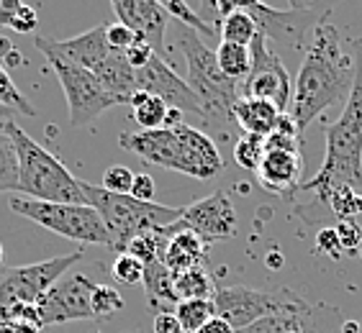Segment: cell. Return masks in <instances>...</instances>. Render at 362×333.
<instances>
[{"label": "cell", "mask_w": 362, "mask_h": 333, "mask_svg": "<svg viewBox=\"0 0 362 333\" xmlns=\"http://www.w3.org/2000/svg\"><path fill=\"white\" fill-rule=\"evenodd\" d=\"M352 80H355V67L352 59H347L341 52L339 28L329 23V16L324 13L314 26V42L308 44L298 75L293 80L288 116L293 119L296 128L303 131L329 105L347 100Z\"/></svg>", "instance_id": "obj_1"}, {"label": "cell", "mask_w": 362, "mask_h": 333, "mask_svg": "<svg viewBox=\"0 0 362 333\" xmlns=\"http://www.w3.org/2000/svg\"><path fill=\"white\" fill-rule=\"evenodd\" d=\"M352 67H355V80L352 90L344 100V111L339 119L327 128V154L319 172L308 182L298 185L296 198L306 200H321L329 190L347 188L362 190V39L352 42Z\"/></svg>", "instance_id": "obj_2"}, {"label": "cell", "mask_w": 362, "mask_h": 333, "mask_svg": "<svg viewBox=\"0 0 362 333\" xmlns=\"http://www.w3.org/2000/svg\"><path fill=\"white\" fill-rule=\"evenodd\" d=\"M119 144L149 164L188 174L195 180H214L223 169L216 141L185 123L157 131H124Z\"/></svg>", "instance_id": "obj_3"}, {"label": "cell", "mask_w": 362, "mask_h": 333, "mask_svg": "<svg viewBox=\"0 0 362 333\" xmlns=\"http://www.w3.org/2000/svg\"><path fill=\"white\" fill-rule=\"evenodd\" d=\"M3 131L13 144L18 159V195L42 202H72L88 205L75 174L57 159L54 154L31 139L16 121H3Z\"/></svg>", "instance_id": "obj_4"}, {"label": "cell", "mask_w": 362, "mask_h": 333, "mask_svg": "<svg viewBox=\"0 0 362 333\" xmlns=\"http://www.w3.org/2000/svg\"><path fill=\"white\" fill-rule=\"evenodd\" d=\"M180 47L188 62L190 90L195 92L203 111V123L218 136H231L234 123V105L239 103V83L223 75L216 62V49H211L201 36L185 28L180 36Z\"/></svg>", "instance_id": "obj_5"}, {"label": "cell", "mask_w": 362, "mask_h": 333, "mask_svg": "<svg viewBox=\"0 0 362 333\" xmlns=\"http://www.w3.org/2000/svg\"><path fill=\"white\" fill-rule=\"evenodd\" d=\"M85 202L98 210L103 218L105 229L111 234V249L124 254L126 246L136 236H144L149 231L168 229L175 221H180L182 208H170L160 202H141L134 200L132 195H116L103 190L100 185L80 180Z\"/></svg>", "instance_id": "obj_6"}, {"label": "cell", "mask_w": 362, "mask_h": 333, "mask_svg": "<svg viewBox=\"0 0 362 333\" xmlns=\"http://www.w3.org/2000/svg\"><path fill=\"white\" fill-rule=\"evenodd\" d=\"M8 208L16 215L39 223L42 229L57 236L70 238L75 243H95L111 249V234L105 229L103 218L90 205H72V202H42L28 198H11Z\"/></svg>", "instance_id": "obj_7"}, {"label": "cell", "mask_w": 362, "mask_h": 333, "mask_svg": "<svg viewBox=\"0 0 362 333\" xmlns=\"http://www.w3.org/2000/svg\"><path fill=\"white\" fill-rule=\"evenodd\" d=\"M83 259V251H72L44 262L11 267L0 272V318L16 305H39V300L62 279L70 267Z\"/></svg>", "instance_id": "obj_8"}, {"label": "cell", "mask_w": 362, "mask_h": 333, "mask_svg": "<svg viewBox=\"0 0 362 333\" xmlns=\"http://www.w3.org/2000/svg\"><path fill=\"white\" fill-rule=\"evenodd\" d=\"M214 310L218 318H223L237 333L250 328L252 323L267 318L272 313L288 310V308L300 305L303 300L291 290V287H278V290H255V287H221L214 292Z\"/></svg>", "instance_id": "obj_9"}, {"label": "cell", "mask_w": 362, "mask_h": 333, "mask_svg": "<svg viewBox=\"0 0 362 333\" xmlns=\"http://www.w3.org/2000/svg\"><path fill=\"white\" fill-rule=\"evenodd\" d=\"M250 52H252V67H250V75L239 83V95L267 100L280 113H288L293 97V80H291V72L283 64V59L267 47V39L259 34L250 44Z\"/></svg>", "instance_id": "obj_10"}, {"label": "cell", "mask_w": 362, "mask_h": 333, "mask_svg": "<svg viewBox=\"0 0 362 333\" xmlns=\"http://www.w3.org/2000/svg\"><path fill=\"white\" fill-rule=\"evenodd\" d=\"M49 64H52L57 80L62 85V92L67 97V111H70V123L75 128H83V126L93 123L98 116H103L105 111L126 103L119 95L105 90L103 83L93 72L80 70V67H70V64H62V62H49Z\"/></svg>", "instance_id": "obj_11"}, {"label": "cell", "mask_w": 362, "mask_h": 333, "mask_svg": "<svg viewBox=\"0 0 362 333\" xmlns=\"http://www.w3.org/2000/svg\"><path fill=\"white\" fill-rule=\"evenodd\" d=\"M93 290H95V282L88 274H70V277L59 279L36 305L39 326L47 328L57 326V323L93 318Z\"/></svg>", "instance_id": "obj_12"}, {"label": "cell", "mask_w": 362, "mask_h": 333, "mask_svg": "<svg viewBox=\"0 0 362 333\" xmlns=\"http://www.w3.org/2000/svg\"><path fill=\"white\" fill-rule=\"evenodd\" d=\"M237 210L231 205L229 195L216 190L209 198L195 200L193 205L182 208L180 221L173 223V229L193 231L206 246L216 241H226L237 234Z\"/></svg>", "instance_id": "obj_13"}, {"label": "cell", "mask_w": 362, "mask_h": 333, "mask_svg": "<svg viewBox=\"0 0 362 333\" xmlns=\"http://www.w3.org/2000/svg\"><path fill=\"white\" fill-rule=\"evenodd\" d=\"M36 49L49 62H62L88 72H95L111 54V47L105 42V26H93L90 31L77 34L72 39L36 36Z\"/></svg>", "instance_id": "obj_14"}, {"label": "cell", "mask_w": 362, "mask_h": 333, "mask_svg": "<svg viewBox=\"0 0 362 333\" xmlns=\"http://www.w3.org/2000/svg\"><path fill=\"white\" fill-rule=\"evenodd\" d=\"M252 16L257 26V34L267 42H278L286 47L298 49L306 39V31L319 23V16L311 8H293V11H278L265 3H237Z\"/></svg>", "instance_id": "obj_15"}, {"label": "cell", "mask_w": 362, "mask_h": 333, "mask_svg": "<svg viewBox=\"0 0 362 333\" xmlns=\"http://www.w3.org/2000/svg\"><path fill=\"white\" fill-rule=\"evenodd\" d=\"M134 72H136V90L160 97L168 108H177L182 113L203 116L201 103H198L195 92L190 90V85L162 56L154 54L141 70H134Z\"/></svg>", "instance_id": "obj_16"}, {"label": "cell", "mask_w": 362, "mask_h": 333, "mask_svg": "<svg viewBox=\"0 0 362 333\" xmlns=\"http://www.w3.org/2000/svg\"><path fill=\"white\" fill-rule=\"evenodd\" d=\"M113 13L119 16V23L132 28L141 42L149 44L154 54L162 56L170 21L162 3L157 0H113Z\"/></svg>", "instance_id": "obj_17"}, {"label": "cell", "mask_w": 362, "mask_h": 333, "mask_svg": "<svg viewBox=\"0 0 362 333\" xmlns=\"http://www.w3.org/2000/svg\"><path fill=\"white\" fill-rule=\"evenodd\" d=\"M303 159L296 152H265L262 164L257 166V180L267 193L291 200L298 190V177Z\"/></svg>", "instance_id": "obj_18"}, {"label": "cell", "mask_w": 362, "mask_h": 333, "mask_svg": "<svg viewBox=\"0 0 362 333\" xmlns=\"http://www.w3.org/2000/svg\"><path fill=\"white\" fill-rule=\"evenodd\" d=\"M165 236H168V243L160 254V262L168 267L173 274L185 270H195V267H206V243L195 236L193 231L185 229H173L168 226Z\"/></svg>", "instance_id": "obj_19"}, {"label": "cell", "mask_w": 362, "mask_h": 333, "mask_svg": "<svg viewBox=\"0 0 362 333\" xmlns=\"http://www.w3.org/2000/svg\"><path fill=\"white\" fill-rule=\"evenodd\" d=\"M283 113L267 100H257V97H239V103L234 105V123L242 128L247 136H259L267 139L275 126H278Z\"/></svg>", "instance_id": "obj_20"}, {"label": "cell", "mask_w": 362, "mask_h": 333, "mask_svg": "<svg viewBox=\"0 0 362 333\" xmlns=\"http://www.w3.org/2000/svg\"><path fill=\"white\" fill-rule=\"evenodd\" d=\"M93 75L103 83L105 90L113 92V95H119L126 103H129L132 95L136 92V72L132 70V64L126 62L124 52H113L111 49L108 59H105Z\"/></svg>", "instance_id": "obj_21"}, {"label": "cell", "mask_w": 362, "mask_h": 333, "mask_svg": "<svg viewBox=\"0 0 362 333\" xmlns=\"http://www.w3.org/2000/svg\"><path fill=\"white\" fill-rule=\"evenodd\" d=\"M214 8L221 13V42L239 44V47H250L255 42L257 26L244 8H239L237 3H214Z\"/></svg>", "instance_id": "obj_22"}, {"label": "cell", "mask_w": 362, "mask_h": 333, "mask_svg": "<svg viewBox=\"0 0 362 333\" xmlns=\"http://www.w3.org/2000/svg\"><path fill=\"white\" fill-rule=\"evenodd\" d=\"M175 287V298L177 303L182 300H211L214 298V282H211V274L206 272V267H195V270L177 272L173 279Z\"/></svg>", "instance_id": "obj_23"}, {"label": "cell", "mask_w": 362, "mask_h": 333, "mask_svg": "<svg viewBox=\"0 0 362 333\" xmlns=\"http://www.w3.org/2000/svg\"><path fill=\"white\" fill-rule=\"evenodd\" d=\"M132 105V119L134 123L141 126V131H157L165 128V116H168V105L160 97L149 95V92L136 90L129 100Z\"/></svg>", "instance_id": "obj_24"}, {"label": "cell", "mask_w": 362, "mask_h": 333, "mask_svg": "<svg viewBox=\"0 0 362 333\" xmlns=\"http://www.w3.org/2000/svg\"><path fill=\"white\" fill-rule=\"evenodd\" d=\"M173 279H175V274L168 270V267H165V264L160 262V259H157V262H152V264H146L141 285H144L146 298H149V303H152V305H157V303H165V300L177 305Z\"/></svg>", "instance_id": "obj_25"}, {"label": "cell", "mask_w": 362, "mask_h": 333, "mask_svg": "<svg viewBox=\"0 0 362 333\" xmlns=\"http://www.w3.org/2000/svg\"><path fill=\"white\" fill-rule=\"evenodd\" d=\"M216 62L221 72L234 83H242L244 77L250 75L252 67V52L250 47H239V44L218 42L216 47Z\"/></svg>", "instance_id": "obj_26"}, {"label": "cell", "mask_w": 362, "mask_h": 333, "mask_svg": "<svg viewBox=\"0 0 362 333\" xmlns=\"http://www.w3.org/2000/svg\"><path fill=\"white\" fill-rule=\"evenodd\" d=\"M175 318L180 320V326L185 333H198L206 323H209L216 310H214V300H182L175 305Z\"/></svg>", "instance_id": "obj_27"}, {"label": "cell", "mask_w": 362, "mask_h": 333, "mask_svg": "<svg viewBox=\"0 0 362 333\" xmlns=\"http://www.w3.org/2000/svg\"><path fill=\"white\" fill-rule=\"evenodd\" d=\"M0 105L8 108V111L18 113V116H28V119L36 116V108L28 103V97L16 87L13 77L8 75V70L3 64H0Z\"/></svg>", "instance_id": "obj_28"}, {"label": "cell", "mask_w": 362, "mask_h": 333, "mask_svg": "<svg viewBox=\"0 0 362 333\" xmlns=\"http://www.w3.org/2000/svg\"><path fill=\"white\" fill-rule=\"evenodd\" d=\"M0 193H18V159L3 126H0Z\"/></svg>", "instance_id": "obj_29"}, {"label": "cell", "mask_w": 362, "mask_h": 333, "mask_svg": "<svg viewBox=\"0 0 362 333\" xmlns=\"http://www.w3.org/2000/svg\"><path fill=\"white\" fill-rule=\"evenodd\" d=\"M262 157H265V139L242 133L234 141V162L247 172H257V166L262 164Z\"/></svg>", "instance_id": "obj_30"}, {"label": "cell", "mask_w": 362, "mask_h": 333, "mask_svg": "<svg viewBox=\"0 0 362 333\" xmlns=\"http://www.w3.org/2000/svg\"><path fill=\"white\" fill-rule=\"evenodd\" d=\"M162 8L168 11L170 18H177L182 26H188L190 31H195L201 39H203V36H206V39H214V36H216V28L209 26V23L203 21L201 16L195 13L188 3H180V0H165V3H162Z\"/></svg>", "instance_id": "obj_31"}, {"label": "cell", "mask_w": 362, "mask_h": 333, "mask_svg": "<svg viewBox=\"0 0 362 333\" xmlns=\"http://www.w3.org/2000/svg\"><path fill=\"white\" fill-rule=\"evenodd\" d=\"M90 308H93V318L116 315V313L124 308V295L111 285H95L93 298H90Z\"/></svg>", "instance_id": "obj_32"}, {"label": "cell", "mask_w": 362, "mask_h": 333, "mask_svg": "<svg viewBox=\"0 0 362 333\" xmlns=\"http://www.w3.org/2000/svg\"><path fill=\"white\" fill-rule=\"evenodd\" d=\"M111 274L119 285H126V287L141 285V279H144V264L136 262V259L129 257V254H119L111 267Z\"/></svg>", "instance_id": "obj_33"}, {"label": "cell", "mask_w": 362, "mask_h": 333, "mask_svg": "<svg viewBox=\"0 0 362 333\" xmlns=\"http://www.w3.org/2000/svg\"><path fill=\"white\" fill-rule=\"evenodd\" d=\"M134 185V172L124 164H111L103 172V185L100 188L116 195H129Z\"/></svg>", "instance_id": "obj_34"}, {"label": "cell", "mask_w": 362, "mask_h": 333, "mask_svg": "<svg viewBox=\"0 0 362 333\" xmlns=\"http://www.w3.org/2000/svg\"><path fill=\"white\" fill-rule=\"evenodd\" d=\"M334 231L339 236L341 254H355L362 246V226L357 223V218H347V221H337Z\"/></svg>", "instance_id": "obj_35"}, {"label": "cell", "mask_w": 362, "mask_h": 333, "mask_svg": "<svg viewBox=\"0 0 362 333\" xmlns=\"http://www.w3.org/2000/svg\"><path fill=\"white\" fill-rule=\"evenodd\" d=\"M136 39H139V36L134 34L129 26H124V23H119V21L105 26V42H108V47H111L113 52H126L129 47L136 44Z\"/></svg>", "instance_id": "obj_36"}, {"label": "cell", "mask_w": 362, "mask_h": 333, "mask_svg": "<svg viewBox=\"0 0 362 333\" xmlns=\"http://www.w3.org/2000/svg\"><path fill=\"white\" fill-rule=\"evenodd\" d=\"M316 251H319V254H327V257H332V259L341 257V243H339L334 226L319 229V234H316Z\"/></svg>", "instance_id": "obj_37"}, {"label": "cell", "mask_w": 362, "mask_h": 333, "mask_svg": "<svg viewBox=\"0 0 362 333\" xmlns=\"http://www.w3.org/2000/svg\"><path fill=\"white\" fill-rule=\"evenodd\" d=\"M36 26H39V13H36L31 6L21 3V6H18V11L13 13L11 28H13V31H18V34H31Z\"/></svg>", "instance_id": "obj_38"}, {"label": "cell", "mask_w": 362, "mask_h": 333, "mask_svg": "<svg viewBox=\"0 0 362 333\" xmlns=\"http://www.w3.org/2000/svg\"><path fill=\"white\" fill-rule=\"evenodd\" d=\"M124 56H126V62L132 64V70H141V67H144V64L154 56V52L149 49V44H144L141 39H136V44L126 49Z\"/></svg>", "instance_id": "obj_39"}, {"label": "cell", "mask_w": 362, "mask_h": 333, "mask_svg": "<svg viewBox=\"0 0 362 333\" xmlns=\"http://www.w3.org/2000/svg\"><path fill=\"white\" fill-rule=\"evenodd\" d=\"M134 200H141V202H154V180L149 174H134V185H132V193H129Z\"/></svg>", "instance_id": "obj_40"}, {"label": "cell", "mask_w": 362, "mask_h": 333, "mask_svg": "<svg viewBox=\"0 0 362 333\" xmlns=\"http://www.w3.org/2000/svg\"><path fill=\"white\" fill-rule=\"evenodd\" d=\"M154 333H185L180 326V320L175 318V313L162 310L154 315Z\"/></svg>", "instance_id": "obj_41"}, {"label": "cell", "mask_w": 362, "mask_h": 333, "mask_svg": "<svg viewBox=\"0 0 362 333\" xmlns=\"http://www.w3.org/2000/svg\"><path fill=\"white\" fill-rule=\"evenodd\" d=\"M0 333H42V328L26 320H0Z\"/></svg>", "instance_id": "obj_42"}, {"label": "cell", "mask_w": 362, "mask_h": 333, "mask_svg": "<svg viewBox=\"0 0 362 333\" xmlns=\"http://www.w3.org/2000/svg\"><path fill=\"white\" fill-rule=\"evenodd\" d=\"M21 3H16V0H0V26H8L11 28V21H13V13L18 11Z\"/></svg>", "instance_id": "obj_43"}, {"label": "cell", "mask_w": 362, "mask_h": 333, "mask_svg": "<svg viewBox=\"0 0 362 333\" xmlns=\"http://www.w3.org/2000/svg\"><path fill=\"white\" fill-rule=\"evenodd\" d=\"M198 333H237V331H234V328H231L229 323H226V320H223V318H218V315H214V318H211L209 323H206V326H203Z\"/></svg>", "instance_id": "obj_44"}, {"label": "cell", "mask_w": 362, "mask_h": 333, "mask_svg": "<svg viewBox=\"0 0 362 333\" xmlns=\"http://www.w3.org/2000/svg\"><path fill=\"white\" fill-rule=\"evenodd\" d=\"M182 119H185V113L177 111V108H168V116H165V128H177L182 126Z\"/></svg>", "instance_id": "obj_45"}, {"label": "cell", "mask_w": 362, "mask_h": 333, "mask_svg": "<svg viewBox=\"0 0 362 333\" xmlns=\"http://www.w3.org/2000/svg\"><path fill=\"white\" fill-rule=\"evenodd\" d=\"M13 44H11V39H6V36H0V62H3V59H6L8 54H11V52H13Z\"/></svg>", "instance_id": "obj_46"}, {"label": "cell", "mask_w": 362, "mask_h": 333, "mask_svg": "<svg viewBox=\"0 0 362 333\" xmlns=\"http://www.w3.org/2000/svg\"><path fill=\"white\" fill-rule=\"evenodd\" d=\"M3 62H6L8 67H18V64H21V54H18V49H13V52L3 59ZM3 62H0V64H3Z\"/></svg>", "instance_id": "obj_47"}, {"label": "cell", "mask_w": 362, "mask_h": 333, "mask_svg": "<svg viewBox=\"0 0 362 333\" xmlns=\"http://www.w3.org/2000/svg\"><path fill=\"white\" fill-rule=\"evenodd\" d=\"M16 119H18V113L8 111V108H3V105H0V123H3V121H16Z\"/></svg>", "instance_id": "obj_48"}, {"label": "cell", "mask_w": 362, "mask_h": 333, "mask_svg": "<svg viewBox=\"0 0 362 333\" xmlns=\"http://www.w3.org/2000/svg\"><path fill=\"white\" fill-rule=\"evenodd\" d=\"M280 262H283L280 254H270V257H267V264H270L272 270H280Z\"/></svg>", "instance_id": "obj_49"}, {"label": "cell", "mask_w": 362, "mask_h": 333, "mask_svg": "<svg viewBox=\"0 0 362 333\" xmlns=\"http://www.w3.org/2000/svg\"><path fill=\"white\" fill-rule=\"evenodd\" d=\"M0 272H3V243H0Z\"/></svg>", "instance_id": "obj_50"}, {"label": "cell", "mask_w": 362, "mask_h": 333, "mask_svg": "<svg viewBox=\"0 0 362 333\" xmlns=\"http://www.w3.org/2000/svg\"><path fill=\"white\" fill-rule=\"evenodd\" d=\"M357 254H360V259H362V246H360V251H357Z\"/></svg>", "instance_id": "obj_51"}, {"label": "cell", "mask_w": 362, "mask_h": 333, "mask_svg": "<svg viewBox=\"0 0 362 333\" xmlns=\"http://www.w3.org/2000/svg\"><path fill=\"white\" fill-rule=\"evenodd\" d=\"M360 333H362V320H360Z\"/></svg>", "instance_id": "obj_52"}, {"label": "cell", "mask_w": 362, "mask_h": 333, "mask_svg": "<svg viewBox=\"0 0 362 333\" xmlns=\"http://www.w3.org/2000/svg\"><path fill=\"white\" fill-rule=\"evenodd\" d=\"M98 333H103V331H98Z\"/></svg>", "instance_id": "obj_53"}]
</instances>
